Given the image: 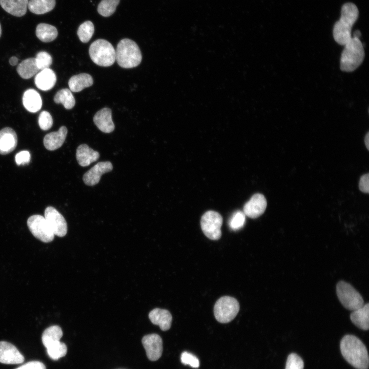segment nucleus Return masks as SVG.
Returning <instances> with one entry per match:
<instances>
[{
  "label": "nucleus",
  "instance_id": "nucleus-22",
  "mask_svg": "<svg viewBox=\"0 0 369 369\" xmlns=\"http://www.w3.org/2000/svg\"><path fill=\"white\" fill-rule=\"evenodd\" d=\"M23 104L27 111L35 113L41 109L42 100L38 92L34 89H29L23 94Z\"/></svg>",
  "mask_w": 369,
  "mask_h": 369
},
{
  "label": "nucleus",
  "instance_id": "nucleus-12",
  "mask_svg": "<svg viewBox=\"0 0 369 369\" xmlns=\"http://www.w3.org/2000/svg\"><path fill=\"white\" fill-rule=\"evenodd\" d=\"M24 360V356L14 345L6 341H0V363L20 364Z\"/></svg>",
  "mask_w": 369,
  "mask_h": 369
},
{
  "label": "nucleus",
  "instance_id": "nucleus-2",
  "mask_svg": "<svg viewBox=\"0 0 369 369\" xmlns=\"http://www.w3.org/2000/svg\"><path fill=\"white\" fill-rule=\"evenodd\" d=\"M358 16L359 10L355 4L348 2L343 5L340 18L335 23L333 29V37L337 44L344 46L351 39L352 28Z\"/></svg>",
  "mask_w": 369,
  "mask_h": 369
},
{
  "label": "nucleus",
  "instance_id": "nucleus-1",
  "mask_svg": "<svg viewBox=\"0 0 369 369\" xmlns=\"http://www.w3.org/2000/svg\"><path fill=\"white\" fill-rule=\"evenodd\" d=\"M340 350L344 358L357 369H367L369 364L367 349L363 342L352 335L344 336L340 342Z\"/></svg>",
  "mask_w": 369,
  "mask_h": 369
},
{
  "label": "nucleus",
  "instance_id": "nucleus-29",
  "mask_svg": "<svg viewBox=\"0 0 369 369\" xmlns=\"http://www.w3.org/2000/svg\"><path fill=\"white\" fill-rule=\"evenodd\" d=\"M56 104H61L65 109H71L75 104V100L70 89L67 88L59 90L54 97Z\"/></svg>",
  "mask_w": 369,
  "mask_h": 369
},
{
  "label": "nucleus",
  "instance_id": "nucleus-16",
  "mask_svg": "<svg viewBox=\"0 0 369 369\" xmlns=\"http://www.w3.org/2000/svg\"><path fill=\"white\" fill-rule=\"evenodd\" d=\"M93 121L102 132L109 133L114 130L111 110L109 108H104L98 111L93 117Z\"/></svg>",
  "mask_w": 369,
  "mask_h": 369
},
{
  "label": "nucleus",
  "instance_id": "nucleus-18",
  "mask_svg": "<svg viewBox=\"0 0 369 369\" xmlns=\"http://www.w3.org/2000/svg\"><path fill=\"white\" fill-rule=\"evenodd\" d=\"M67 133V128L61 126L57 131L47 134L43 140L45 147L50 151L59 148L65 142Z\"/></svg>",
  "mask_w": 369,
  "mask_h": 369
},
{
  "label": "nucleus",
  "instance_id": "nucleus-35",
  "mask_svg": "<svg viewBox=\"0 0 369 369\" xmlns=\"http://www.w3.org/2000/svg\"><path fill=\"white\" fill-rule=\"evenodd\" d=\"M304 362L301 358L295 353L288 356L285 369H303Z\"/></svg>",
  "mask_w": 369,
  "mask_h": 369
},
{
  "label": "nucleus",
  "instance_id": "nucleus-11",
  "mask_svg": "<svg viewBox=\"0 0 369 369\" xmlns=\"http://www.w3.org/2000/svg\"><path fill=\"white\" fill-rule=\"evenodd\" d=\"M148 358L152 361L158 360L162 353V340L157 334L144 336L141 340Z\"/></svg>",
  "mask_w": 369,
  "mask_h": 369
},
{
  "label": "nucleus",
  "instance_id": "nucleus-20",
  "mask_svg": "<svg viewBox=\"0 0 369 369\" xmlns=\"http://www.w3.org/2000/svg\"><path fill=\"white\" fill-rule=\"evenodd\" d=\"M28 2L29 0H0V5L8 13L21 17L27 12Z\"/></svg>",
  "mask_w": 369,
  "mask_h": 369
},
{
  "label": "nucleus",
  "instance_id": "nucleus-32",
  "mask_svg": "<svg viewBox=\"0 0 369 369\" xmlns=\"http://www.w3.org/2000/svg\"><path fill=\"white\" fill-rule=\"evenodd\" d=\"M94 32V27L93 23L87 20L81 24L78 27L77 35L80 40L86 43L88 42Z\"/></svg>",
  "mask_w": 369,
  "mask_h": 369
},
{
  "label": "nucleus",
  "instance_id": "nucleus-38",
  "mask_svg": "<svg viewBox=\"0 0 369 369\" xmlns=\"http://www.w3.org/2000/svg\"><path fill=\"white\" fill-rule=\"evenodd\" d=\"M30 154L28 151H22L15 155V161L17 165L27 164L30 160Z\"/></svg>",
  "mask_w": 369,
  "mask_h": 369
},
{
  "label": "nucleus",
  "instance_id": "nucleus-4",
  "mask_svg": "<svg viewBox=\"0 0 369 369\" xmlns=\"http://www.w3.org/2000/svg\"><path fill=\"white\" fill-rule=\"evenodd\" d=\"M115 59L120 67L126 69L132 68L140 64L142 55L135 42L129 38H124L117 45Z\"/></svg>",
  "mask_w": 369,
  "mask_h": 369
},
{
  "label": "nucleus",
  "instance_id": "nucleus-15",
  "mask_svg": "<svg viewBox=\"0 0 369 369\" xmlns=\"http://www.w3.org/2000/svg\"><path fill=\"white\" fill-rule=\"evenodd\" d=\"M17 137L15 131L6 127L0 130V154L6 155L12 152L16 147Z\"/></svg>",
  "mask_w": 369,
  "mask_h": 369
},
{
  "label": "nucleus",
  "instance_id": "nucleus-8",
  "mask_svg": "<svg viewBox=\"0 0 369 369\" xmlns=\"http://www.w3.org/2000/svg\"><path fill=\"white\" fill-rule=\"evenodd\" d=\"M222 217L217 212L208 211L201 217L200 225L203 234L209 239L216 240L221 236Z\"/></svg>",
  "mask_w": 369,
  "mask_h": 369
},
{
  "label": "nucleus",
  "instance_id": "nucleus-26",
  "mask_svg": "<svg viewBox=\"0 0 369 369\" xmlns=\"http://www.w3.org/2000/svg\"><path fill=\"white\" fill-rule=\"evenodd\" d=\"M39 70L35 58H29L23 60L16 68L18 74L24 79L30 78Z\"/></svg>",
  "mask_w": 369,
  "mask_h": 369
},
{
  "label": "nucleus",
  "instance_id": "nucleus-23",
  "mask_svg": "<svg viewBox=\"0 0 369 369\" xmlns=\"http://www.w3.org/2000/svg\"><path fill=\"white\" fill-rule=\"evenodd\" d=\"M368 303L354 310L351 314L352 322L358 327L363 330H367L369 327V306Z\"/></svg>",
  "mask_w": 369,
  "mask_h": 369
},
{
  "label": "nucleus",
  "instance_id": "nucleus-37",
  "mask_svg": "<svg viewBox=\"0 0 369 369\" xmlns=\"http://www.w3.org/2000/svg\"><path fill=\"white\" fill-rule=\"evenodd\" d=\"M180 360L182 363L184 365H189L194 368H198L199 366L198 359L190 353L182 352L181 354Z\"/></svg>",
  "mask_w": 369,
  "mask_h": 369
},
{
  "label": "nucleus",
  "instance_id": "nucleus-24",
  "mask_svg": "<svg viewBox=\"0 0 369 369\" xmlns=\"http://www.w3.org/2000/svg\"><path fill=\"white\" fill-rule=\"evenodd\" d=\"M93 84L92 77L88 73H80L72 76L69 80L68 85L71 91L78 92Z\"/></svg>",
  "mask_w": 369,
  "mask_h": 369
},
{
  "label": "nucleus",
  "instance_id": "nucleus-42",
  "mask_svg": "<svg viewBox=\"0 0 369 369\" xmlns=\"http://www.w3.org/2000/svg\"><path fill=\"white\" fill-rule=\"evenodd\" d=\"M364 142H365V146H366L367 149L368 150H369V149H368V148H369V133L368 132L367 133V134L365 137Z\"/></svg>",
  "mask_w": 369,
  "mask_h": 369
},
{
  "label": "nucleus",
  "instance_id": "nucleus-14",
  "mask_svg": "<svg viewBox=\"0 0 369 369\" xmlns=\"http://www.w3.org/2000/svg\"><path fill=\"white\" fill-rule=\"evenodd\" d=\"M112 169L113 166L111 162H99L85 173L83 180L87 186H94L99 182L102 174L111 171Z\"/></svg>",
  "mask_w": 369,
  "mask_h": 369
},
{
  "label": "nucleus",
  "instance_id": "nucleus-17",
  "mask_svg": "<svg viewBox=\"0 0 369 369\" xmlns=\"http://www.w3.org/2000/svg\"><path fill=\"white\" fill-rule=\"evenodd\" d=\"M149 318L153 324L158 325L162 331H167L171 326L172 316L167 310L154 309L149 313Z\"/></svg>",
  "mask_w": 369,
  "mask_h": 369
},
{
  "label": "nucleus",
  "instance_id": "nucleus-7",
  "mask_svg": "<svg viewBox=\"0 0 369 369\" xmlns=\"http://www.w3.org/2000/svg\"><path fill=\"white\" fill-rule=\"evenodd\" d=\"M336 292L339 301L347 310L354 311L364 305L361 295L350 284L344 281L338 282Z\"/></svg>",
  "mask_w": 369,
  "mask_h": 369
},
{
  "label": "nucleus",
  "instance_id": "nucleus-19",
  "mask_svg": "<svg viewBox=\"0 0 369 369\" xmlns=\"http://www.w3.org/2000/svg\"><path fill=\"white\" fill-rule=\"evenodd\" d=\"M56 82V76L55 72L50 68L41 70L37 74L34 78L36 86L43 91H48L54 86Z\"/></svg>",
  "mask_w": 369,
  "mask_h": 369
},
{
  "label": "nucleus",
  "instance_id": "nucleus-25",
  "mask_svg": "<svg viewBox=\"0 0 369 369\" xmlns=\"http://www.w3.org/2000/svg\"><path fill=\"white\" fill-rule=\"evenodd\" d=\"M35 33L37 37L44 43L53 41L58 35L56 28L54 26L46 23L38 24L36 28Z\"/></svg>",
  "mask_w": 369,
  "mask_h": 369
},
{
  "label": "nucleus",
  "instance_id": "nucleus-33",
  "mask_svg": "<svg viewBox=\"0 0 369 369\" xmlns=\"http://www.w3.org/2000/svg\"><path fill=\"white\" fill-rule=\"evenodd\" d=\"M37 67L39 70L49 68L52 63L51 56L47 52L40 51L37 53L35 57Z\"/></svg>",
  "mask_w": 369,
  "mask_h": 369
},
{
  "label": "nucleus",
  "instance_id": "nucleus-21",
  "mask_svg": "<svg viewBox=\"0 0 369 369\" xmlns=\"http://www.w3.org/2000/svg\"><path fill=\"white\" fill-rule=\"evenodd\" d=\"M76 157L80 166L87 167L96 161L99 157V154L87 145L81 144L77 148Z\"/></svg>",
  "mask_w": 369,
  "mask_h": 369
},
{
  "label": "nucleus",
  "instance_id": "nucleus-41",
  "mask_svg": "<svg viewBox=\"0 0 369 369\" xmlns=\"http://www.w3.org/2000/svg\"><path fill=\"white\" fill-rule=\"evenodd\" d=\"M9 61L11 66H15L18 63V58L15 56H12Z\"/></svg>",
  "mask_w": 369,
  "mask_h": 369
},
{
  "label": "nucleus",
  "instance_id": "nucleus-44",
  "mask_svg": "<svg viewBox=\"0 0 369 369\" xmlns=\"http://www.w3.org/2000/svg\"><path fill=\"white\" fill-rule=\"evenodd\" d=\"M1 34H2V28H1V25L0 24V37L1 36Z\"/></svg>",
  "mask_w": 369,
  "mask_h": 369
},
{
  "label": "nucleus",
  "instance_id": "nucleus-30",
  "mask_svg": "<svg viewBox=\"0 0 369 369\" xmlns=\"http://www.w3.org/2000/svg\"><path fill=\"white\" fill-rule=\"evenodd\" d=\"M46 348L48 356L53 360L64 357L67 352V345L60 341L51 344Z\"/></svg>",
  "mask_w": 369,
  "mask_h": 369
},
{
  "label": "nucleus",
  "instance_id": "nucleus-31",
  "mask_svg": "<svg viewBox=\"0 0 369 369\" xmlns=\"http://www.w3.org/2000/svg\"><path fill=\"white\" fill-rule=\"evenodd\" d=\"M120 0H101L97 6L98 13L102 16L109 17L115 11Z\"/></svg>",
  "mask_w": 369,
  "mask_h": 369
},
{
  "label": "nucleus",
  "instance_id": "nucleus-39",
  "mask_svg": "<svg viewBox=\"0 0 369 369\" xmlns=\"http://www.w3.org/2000/svg\"><path fill=\"white\" fill-rule=\"evenodd\" d=\"M15 369H46V366L42 362L31 361L28 362Z\"/></svg>",
  "mask_w": 369,
  "mask_h": 369
},
{
  "label": "nucleus",
  "instance_id": "nucleus-28",
  "mask_svg": "<svg viewBox=\"0 0 369 369\" xmlns=\"http://www.w3.org/2000/svg\"><path fill=\"white\" fill-rule=\"evenodd\" d=\"M63 331L58 325H52L43 332L42 341L44 345L47 348L51 344L60 341L63 336Z\"/></svg>",
  "mask_w": 369,
  "mask_h": 369
},
{
  "label": "nucleus",
  "instance_id": "nucleus-3",
  "mask_svg": "<svg viewBox=\"0 0 369 369\" xmlns=\"http://www.w3.org/2000/svg\"><path fill=\"white\" fill-rule=\"evenodd\" d=\"M344 46L340 68L343 72H351L362 64L365 55L364 47L359 38L353 36Z\"/></svg>",
  "mask_w": 369,
  "mask_h": 369
},
{
  "label": "nucleus",
  "instance_id": "nucleus-36",
  "mask_svg": "<svg viewBox=\"0 0 369 369\" xmlns=\"http://www.w3.org/2000/svg\"><path fill=\"white\" fill-rule=\"evenodd\" d=\"M38 125L40 128L44 131L51 128L53 125V119L51 114L46 111H42L38 116Z\"/></svg>",
  "mask_w": 369,
  "mask_h": 369
},
{
  "label": "nucleus",
  "instance_id": "nucleus-10",
  "mask_svg": "<svg viewBox=\"0 0 369 369\" xmlns=\"http://www.w3.org/2000/svg\"><path fill=\"white\" fill-rule=\"evenodd\" d=\"M47 222L54 235L64 237L67 233V224L64 216L54 207H48L45 210Z\"/></svg>",
  "mask_w": 369,
  "mask_h": 369
},
{
  "label": "nucleus",
  "instance_id": "nucleus-5",
  "mask_svg": "<svg viewBox=\"0 0 369 369\" xmlns=\"http://www.w3.org/2000/svg\"><path fill=\"white\" fill-rule=\"evenodd\" d=\"M89 53L91 60L102 67L112 66L115 61V50L108 40L98 39L90 46Z\"/></svg>",
  "mask_w": 369,
  "mask_h": 369
},
{
  "label": "nucleus",
  "instance_id": "nucleus-27",
  "mask_svg": "<svg viewBox=\"0 0 369 369\" xmlns=\"http://www.w3.org/2000/svg\"><path fill=\"white\" fill-rule=\"evenodd\" d=\"M55 4V0H29L28 8L34 14H43L52 11Z\"/></svg>",
  "mask_w": 369,
  "mask_h": 369
},
{
  "label": "nucleus",
  "instance_id": "nucleus-6",
  "mask_svg": "<svg viewBox=\"0 0 369 369\" xmlns=\"http://www.w3.org/2000/svg\"><path fill=\"white\" fill-rule=\"evenodd\" d=\"M239 311V304L234 297L223 296L216 302L214 307V316L217 321L227 323L231 321Z\"/></svg>",
  "mask_w": 369,
  "mask_h": 369
},
{
  "label": "nucleus",
  "instance_id": "nucleus-40",
  "mask_svg": "<svg viewBox=\"0 0 369 369\" xmlns=\"http://www.w3.org/2000/svg\"><path fill=\"white\" fill-rule=\"evenodd\" d=\"M359 188L361 191L368 193L369 192V175L368 173L362 175L359 181Z\"/></svg>",
  "mask_w": 369,
  "mask_h": 369
},
{
  "label": "nucleus",
  "instance_id": "nucleus-13",
  "mask_svg": "<svg viewBox=\"0 0 369 369\" xmlns=\"http://www.w3.org/2000/svg\"><path fill=\"white\" fill-rule=\"evenodd\" d=\"M266 205V200L264 196L261 194L256 193L244 204L243 213L249 217L256 218L264 213Z\"/></svg>",
  "mask_w": 369,
  "mask_h": 369
},
{
  "label": "nucleus",
  "instance_id": "nucleus-9",
  "mask_svg": "<svg viewBox=\"0 0 369 369\" xmlns=\"http://www.w3.org/2000/svg\"><path fill=\"white\" fill-rule=\"evenodd\" d=\"M27 225L32 234L41 241L48 243L54 239V234L44 216H31L28 219Z\"/></svg>",
  "mask_w": 369,
  "mask_h": 369
},
{
  "label": "nucleus",
  "instance_id": "nucleus-34",
  "mask_svg": "<svg viewBox=\"0 0 369 369\" xmlns=\"http://www.w3.org/2000/svg\"><path fill=\"white\" fill-rule=\"evenodd\" d=\"M245 221L243 212L238 211L233 214L229 221V227L233 230H238L243 227Z\"/></svg>",
  "mask_w": 369,
  "mask_h": 369
},
{
  "label": "nucleus",
  "instance_id": "nucleus-43",
  "mask_svg": "<svg viewBox=\"0 0 369 369\" xmlns=\"http://www.w3.org/2000/svg\"><path fill=\"white\" fill-rule=\"evenodd\" d=\"M361 35V33L359 30H356L354 32L353 37H357L359 38Z\"/></svg>",
  "mask_w": 369,
  "mask_h": 369
}]
</instances>
